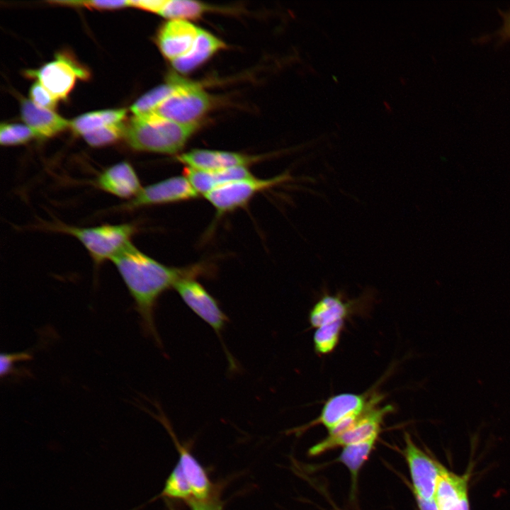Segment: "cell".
<instances>
[{
    "label": "cell",
    "instance_id": "obj_32",
    "mask_svg": "<svg viewBox=\"0 0 510 510\" xmlns=\"http://www.w3.org/2000/svg\"><path fill=\"white\" fill-rule=\"evenodd\" d=\"M191 510H222V504L214 494L206 500H191L188 502Z\"/></svg>",
    "mask_w": 510,
    "mask_h": 510
},
{
    "label": "cell",
    "instance_id": "obj_4",
    "mask_svg": "<svg viewBox=\"0 0 510 510\" xmlns=\"http://www.w3.org/2000/svg\"><path fill=\"white\" fill-rule=\"evenodd\" d=\"M176 82L172 94L152 113L181 125H198L210 108L208 94L200 85L177 76Z\"/></svg>",
    "mask_w": 510,
    "mask_h": 510
},
{
    "label": "cell",
    "instance_id": "obj_14",
    "mask_svg": "<svg viewBox=\"0 0 510 510\" xmlns=\"http://www.w3.org/2000/svg\"><path fill=\"white\" fill-rule=\"evenodd\" d=\"M200 30L188 21L169 20L162 26L157 35L161 52L171 62L182 57L192 47Z\"/></svg>",
    "mask_w": 510,
    "mask_h": 510
},
{
    "label": "cell",
    "instance_id": "obj_9",
    "mask_svg": "<svg viewBox=\"0 0 510 510\" xmlns=\"http://www.w3.org/2000/svg\"><path fill=\"white\" fill-rule=\"evenodd\" d=\"M391 405H375L367 410L356 424L346 431L334 436H328L309 450L312 456L318 455L331 449L378 436L385 416L392 410Z\"/></svg>",
    "mask_w": 510,
    "mask_h": 510
},
{
    "label": "cell",
    "instance_id": "obj_28",
    "mask_svg": "<svg viewBox=\"0 0 510 510\" xmlns=\"http://www.w3.org/2000/svg\"><path fill=\"white\" fill-rule=\"evenodd\" d=\"M37 137L28 125L2 123L0 128V142L3 145L23 144Z\"/></svg>",
    "mask_w": 510,
    "mask_h": 510
},
{
    "label": "cell",
    "instance_id": "obj_34",
    "mask_svg": "<svg viewBox=\"0 0 510 510\" xmlns=\"http://www.w3.org/2000/svg\"><path fill=\"white\" fill-rule=\"evenodd\" d=\"M166 0H134L130 1V6L159 14Z\"/></svg>",
    "mask_w": 510,
    "mask_h": 510
},
{
    "label": "cell",
    "instance_id": "obj_7",
    "mask_svg": "<svg viewBox=\"0 0 510 510\" xmlns=\"http://www.w3.org/2000/svg\"><path fill=\"white\" fill-rule=\"evenodd\" d=\"M198 193L188 178L174 176L142 187L139 193L120 208L132 210L139 208L169 204L198 198Z\"/></svg>",
    "mask_w": 510,
    "mask_h": 510
},
{
    "label": "cell",
    "instance_id": "obj_33",
    "mask_svg": "<svg viewBox=\"0 0 510 510\" xmlns=\"http://www.w3.org/2000/svg\"><path fill=\"white\" fill-rule=\"evenodd\" d=\"M499 13L503 23L502 26L492 35V37L497 38L501 42H504L510 40V9L506 11H499Z\"/></svg>",
    "mask_w": 510,
    "mask_h": 510
},
{
    "label": "cell",
    "instance_id": "obj_1",
    "mask_svg": "<svg viewBox=\"0 0 510 510\" xmlns=\"http://www.w3.org/2000/svg\"><path fill=\"white\" fill-rule=\"evenodd\" d=\"M110 261L118 271L134 300L143 334L162 348L154 320L159 298L166 290L174 288L181 280L203 273L205 267L199 264L182 268L164 265L140 251L132 241Z\"/></svg>",
    "mask_w": 510,
    "mask_h": 510
},
{
    "label": "cell",
    "instance_id": "obj_26",
    "mask_svg": "<svg viewBox=\"0 0 510 510\" xmlns=\"http://www.w3.org/2000/svg\"><path fill=\"white\" fill-rule=\"evenodd\" d=\"M344 320L323 325L316 329L314 336V347L319 354H328L334 351L339 343Z\"/></svg>",
    "mask_w": 510,
    "mask_h": 510
},
{
    "label": "cell",
    "instance_id": "obj_22",
    "mask_svg": "<svg viewBox=\"0 0 510 510\" xmlns=\"http://www.w3.org/2000/svg\"><path fill=\"white\" fill-rule=\"evenodd\" d=\"M378 436L343 447L337 460L343 463L351 473L352 482L356 483L358 472L374 448Z\"/></svg>",
    "mask_w": 510,
    "mask_h": 510
},
{
    "label": "cell",
    "instance_id": "obj_3",
    "mask_svg": "<svg viewBox=\"0 0 510 510\" xmlns=\"http://www.w3.org/2000/svg\"><path fill=\"white\" fill-rule=\"evenodd\" d=\"M48 227L53 231L76 238L85 247L96 264L110 260L131 242L132 237L137 231L136 225L132 223L82 227L56 222Z\"/></svg>",
    "mask_w": 510,
    "mask_h": 510
},
{
    "label": "cell",
    "instance_id": "obj_35",
    "mask_svg": "<svg viewBox=\"0 0 510 510\" xmlns=\"http://www.w3.org/2000/svg\"><path fill=\"white\" fill-rule=\"evenodd\" d=\"M414 497L420 510H439L436 498L426 500L416 494H414Z\"/></svg>",
    "mask_w": 510,
    "mask_h": 510
},
{
    "label": "cell",
    "instance_id": "obj_18",
    "mask_svg": "<svg viewBox=\"0 0 510 510\" xmlns=\"http://www.w3.org/2000/svg\"><path fill=\"white\" fill-rule=\"evenodd\" d=\"M184 173L198 194L203 196L227 183L253 176L248 167L245 166L215 171H202L186 167Z\"/></svg>",
    "mask_w": 510,
    "mask_h": 510
},
{
    "label": "cell",
    "instance_id": "obj_10",
    "mask_svg": "<svg viewBox=\"0 0 510 510\" xmlns=\"http://www.w3.org/2000/svg\"><path fill=\"white\" fill-rule=\"evenodd\" d=\"M382 396L377 393H341L329 398L324 403L319 416L304 426L306 428L317 424L324 425L328 431L344 419L361 414L370 407L378 405Z\"/></svg>",
    "mask_w": 510,
    "mask_h": 510
},
{
    "label": "cell",
    "instance_id": "obj_6",
    "mask_svg": "<svg viewBox=\"0 0 510 510\" xmlns=\"http://www.w3.org/2000/svg\"><path fill=\"white\" fill-rule=\"evenodd\" d=\"M174 289L186 305L213 329L222 342L230 369L232 371L237 370V363L226 348L222 338V332L226 323L229 321V318L220 308L218 302L193 277L181 280L176 284Z\"/></svg>",
    "mask_w": 510,
    "mask_h": 510
},
{
    "label": "cell",
    "instance_id": "obj_24",
    "mask_svg": "<svg viewBox=\"0 0 510 510\" xmlns=\"http://www.w3.org/2000/svg\"><path fill=\"white\" fill-rule=\"evenodd\" d=\"M208 6L190 0H166L159 14L169 20L193 19L200 17Z\"/></svg>",
    "mask_w": 510,
    "mask_h": 510
},
{
    "label": "cell",
    "instance_id": "obj_11",
    "mask_svg": "<svg viewBox=\"0 0 510 510\" xmlns=\"http://www.w3.org/2000/svg\"><path fill=\"white\" fill-rule=\"evenodd\" d=\"M29 74L37 77L38 82L57 100L67 97L77 79H86L89 76L85 69L62 55Z\"/></svg>",
    "mask_w": 510,
    "mask_h": 510
},
{
    "label": "cell",
    "instance_id": "obj_21",
    "mask_svg": "<svg viewBox=\"0 0 510 510\" xmlns=\"http://www.w3.org/2000/svg\"><path fill=\"white\" fill-rule=\"evenodd\" d=\"M126 113L124 108L86 113L70 121V127L76 134L82 136L104 126L122 123Z\"/></svg>",
    "mask_w": 510,
    "mask_h": 510
},
{
    "label": "cell",
    "instance_id": "obj_30",
    "mask_svg": "<svg viewBox=\"0 0 510 510\" xmlns=\"http://www.w3.org/2000/svg\"><path fill=\"white\" fill-rule=\"evenodd\" d=\"M30 100L37 106L53 110L57 103V99L38 81L34 83L30 89Z\"/></svg>",
    "mask_w": 510,
    "mask_h": 510
},
{
    "label": "cell",
    "instance_id": "obj_13",
    "mask_svg": "<svg viewBox=\"0 0 510 510\" xmlns=\"http://www.w3.org/2000/svg\"><path fill=\"white\" fill-rule=\"evenodd\" d=\"M155 405L158 409V413L154 414L152 416L164 425L174 441L179 453L178 463L191 485L193 493V499L206 500L210 499L215 494L212 483L205 470L191 452L179 443L169 425L167 418L157 403H155Z\"/></svg>",
    "mask_w": 510,
    "mask_h": 510
},
{
    "label": "cell",
    "instance_id": "obj_8",
    "mask_svg": "<svg viewBox=\"0 0 510 510\" xmlns=\"http://www.w3.org/2000/svg\"><path fill=\"white\" fill-rule=\"evenodd\" d=\"M404 454L407 462L413 484V493L420 497L435 499L438 480L443 465L433 460L404 434Z\"/></svg>",
    "mask_w": 510,
    "mask_h": 510
},
{
    "label": "cell",
    "instance_id": "obj_17",
    "mask_svg": "<svg viewBox=\"0 0 510 510\" xmlns=\"http://www.w3.org/2000/svg\"><path fill=\"white\" fill-rule=\"evenodd\" d=\"M22 119L38 137H50L70 126V121L63 118L52 110L37 106L31 100L21 103Z\"/></svg>",
    "mask_w": 510,
    "mask_h": 510
},
{
    "label": "cell",
    "instance_id": "obj_15",
    "mask_svg": "<svg viewBox=\"0 0 510 510\" xmlns=\"http://www.w3.org/2000/svg\"><path fill=\"white\" fill-rule=\"evenodd\" d=\"M96 183L102 191L128 200L135 197L142 188L134 168L127 162L105 169L96 178Z\"/></svg>",
    "mask_w": 510,
    "mask_h": 510
},
{
    "label": "cell",
    "instance_id": "obj_2",
    "mask_svg": "<svg viewBox=\"0 0 510 510\" xmlns=\"http://www.w3.org/2000/svg\"><path fill=\"white\" fill-rule=\"evenodd\" d=\"M197 127L150 113L135 115L126 126L125 137L135 150L171 154L183 149Z\"/></svg>",
    "mask_w": 510,
    "mask_h": 510
},
{
    "label": "cell",
    "instance_id": "obj_23",
    "mask_svg": "<svg viewBox=\"0 0 510 510\" xmlns=\"http://www.w3.org/2000/svg\"><path fill=\"white\" fill-rule=\"evenodd\" d=\"M176 76H170L166 83L156 86L140 97L130 108L134 115H142L153 112L174 91Z\"/></svg>",
    "mask_w": 510,
    "mask_h": 510
},
{
    "label": "cell",
    "instance_id": "obj_27",
    "mask_svg": "<svg viewBox=\"0 0 510 510\" xmlns=\"http://www.w3.org/2000/svg\"><path fill=\"white\" fill-rule=\"evenodd\" d=\"M126 127L122 123L104 126L82 135L85 141L92 147H101L112 144L125 137Z\"/></svg>",
    "mask_w": 510,
    "mask_h": 510
},
{
    "label": "cell",
    "instance_id": "obj_25",
    "mask_svg": "<svg viewBox=\"0 0 510 510\" xmlns=\"http://www.w3.org/2000/svg\"><path fill=\"white\" fill-rule=\"evenodd\" d=\"M159 497L180 499L188 502L193 499L191 485L178 463L167 478L161 494L156 498Z\"/></svg>",
    "mask_w": 510,
    "mask_h": 510
},
{
    "label": "cell",
    "instance_id": "obj_31",
    "mask_svg": "<svg viewBox=\"0 0 510 510\" xmlns=\"http://www.w3.org/2000/svg\"><path fill=\"white\" fill-rule=\"evenodd\" d=\"M55 3L72 4L74 6H83L89 8L96 9H115L130 6V1H113V0H92V1H60Z\"/></svg>",
    "mask_w": 510,
    "mask_h": 510
},
{
    "label": "cell",
    "instance_id": "obj_16",
    "mask_svg": "<svg viewBox=\"0 0 510 510\" xmlns=\"http://www.w3.org/2000/svg\"><path fill=\"white\" fill-rule=\"evenodd\" d=\"M468 481V475H458L443 465L435 497L439 510H470Z\"/></svg>",
    "mask_w": 510,
    "mask_h": 510
},
{
    "label": "cell",
    "instance_id": "obj_12",
    "mask_svg": "<svg viewBox=\"0 0 510 510\" xmlns=\"http://www.w3.org/2000/svg\"><path fill=\"white\" fill-rule=\"evenodd\" d=\"M260 159V157L239 152L205 149H194L176 156V160L186 167L202 171L248 167Z\"/></svg>",
    "mask_w": 510,
    "mask_h": 510
},
{
    "label": "cell",
    "instance_id": "obj_19",
    "mask_svg": "<svg viewBox=\"0 0 510 510\" xmlns=\"http://www.w3.org/2000/svg\"><path fill=\"white\" fill-rule=\"evenodd\" d=\"M224 47H225V44L221 40L208 31L200 29L190 50L182 57L171 61V64L178 72L188 73Z\"/></svg>",
    "mask_w": 510,
    "mask_h": 510
},
{
    "label": "cell",
    "instance_id": "obj_29",
    "mask_svg": "<svg viewBox=\"0 0 510 510\" xmlns=\"http://www.w3.org/2000/svg\"><path fill=\"white\" fill-rule=\"evenodd\" d=\"M29 352L1 353L0 356V374L1 378L12 375L16 371L15 364L32 359Z\"/></svg>",
    "mask_w": 510,
    "mask_h": 510
},
{
    "label": "cell",
    "instance_id": "obj_20",
    "mask_svg": "<svg viewBox=\"0 0 510 510\" xmlns=\"http://www.w3.org/2000/svg\"><path fill=\"white\" fill-rule=\"evenodd\" d=\"M352 310V302L344 300L339 295H324L312 307L309 314L312 327L345 320Z\"/></svg>",
    "mask_w": 510,
    "mask_h": 510
},
{
    "label": "cell",
    "instance_id": "obj_5",
    "mask_svg": "<svg viewBox=\"0 0 510 510\" xmlns=\"http://www.w3.org/2000/svg\"><path fill=\"white\" fill-rule=\"evenodd\" d=\"M290 178V176L286 172L267 178L252 176L227 183L203 196L215 210L216 216L221 217L244 207L256 194Z\"/></svg>",
    "mask_w": 510,
    "mask_h": 510
}]
</instances>
